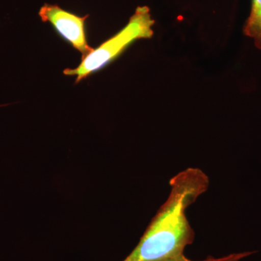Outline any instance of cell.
Segmentation results:
<instances>
[{
	"label": "cell",
	"mask_w": 261,
	"mask_h": 261,
	"mask_svg": "<svg viewBox=\"0 0 261 261\" xmlns=\"http://www.w3.org/2000/svg\"><path fill=\"white\" fill-rule=\"evenodd\" d=\"M209 184L208 176L200 168H188L173 176L167 200L123 261H161L184 254L195 239L187 209L207 191Z\"/></svg>",
	"instance_id": "obj_1"
},
{
	"label": "cell",
	"mask_w": 261,
	"mask_h": 261,
	"mask_svg": "<svg viewBox=\"0 0 261 261\" xmlns=\"http://www.w3.org/2000/svg\"><path fill=\"white\" fill-rule=\"evenodd\" d=\"M154 24V20L151 16L148 7H138L124 28L103 42L97 49H94L90 54L82 59L77 68H67L63 73L66 75H76V84L82 82L116 59L135 41L152 37L154 34L152 30Z\"/></svg>",
	"instance_id": "obj_2"
},
{
	"label": "cell",
	"mask_w": 261,
	"mask_h": 261,
	"mask_svg": "<svg viewBox=\"0 0 261 261\" xmlns=\"http://www.w3.org/2000/svg\"><path fill=\"white\" fill-rule=\"evenodd\" d=\"M43 22H49L60 36L82 53V59L94 50L87 43L85 32L87 16L80 17L56 5H44L39 13Z\"/></svg>",
	"instance_id": "obj_3"
},
{
	"label": "cell",
	"mask_w": 261,
	"mask_h": 261,
	"mask_svg": "<svg viewBox=\"0 0 261 261\" xmlns=\"http://www.w3.org/2000/svg\"><path fill=\"white\" fill-rule=\"evenodd\" d=\"M244 34L252 38L255 47L261 49V0H252L250 15L245 22Z\"/></svg>",
	"instance_id": "obj_4"
},
{
	"label": "cell",
	"mask_w": 261,
	"mask_h": 261,
	"mask_svg": "<svg viewBox=\"0 0 261 261\" xmlns=\"http://www.w3.org/2000/svg\"><path fill=\"white\" fill-rule=\"evenodd\" d=\"M255 252H240V253H233L231 255H228L227 256H224L222 257H219V258H215L213 257H208L207 259L204 260L200 261H240L244 257L249 256V255H252ZM161 261H194L190 260V259L187 258L186 257L182 255H178V256L171 257V258L166 259Z\"/></svg>",
	"instance_id": "obj_5"
}]
</instances>
